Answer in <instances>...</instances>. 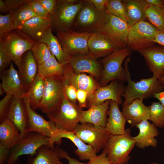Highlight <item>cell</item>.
Returning a JSON list of instances; mask_svg holds the SVG:
<instances>
[{"mask_svg": "<svg viewBox=\"0 0 164 164\" xmlns=\"http://www.w3.org/2000/svg\"><path fill=\"white\" fill-rule=\"evenodd\" d=\"M18 67L20 77L28 89L38 73V65L31 50L23 54Z\"/></svg>", "mask_w": 164, "mask_h": 164, "instance_id": "484cf974", "label": "cell"}, {"mask_svg": "<svg viewBox=\"0 0 164 164\" xmlns=\"http://www.w3.org/2000/svg\"><path fill=\"white\" fill-rule=\"evenodd\" d=\"M124 83L119 80L111 81L104 87H100L92 93L87 96V107H91L104 103L108 100L114 101L120 104L122 103L121 97L125 88Z\"/></svg>", "mask_w": 164, "mask_h": 164, "instance_id": "4fadbf2b", "label": "cell"}, {"mask_svg": "<svg viewBox=\"0 0 164 164\" xmlns=\"http://www.w3.org/2000/svg\"><path fill=\"white\" fill-rule=\"evenodd\" d=\"M63 75L68 84L73 85L77 90L86 91L88 95L100 87L98 82L92 76L85 73H75L69 63L64 65Z\"/></svg>", "mask_w": 164, "mask_h": 164, "instance_id": "d6986e66", "label": "cell"}, {"mask_svg": "<svg viewBox=\"0 0 164 164\" xmlns=\"http://www.w3.org/2000/svg\"><path fill=\"white\" fill-rule=\"evenodd\" d=\"M127 47L116 49L100 62L102 65L101 76L98 82L100 87H104L111 81L119 80L126 82L125 73L122 63L131 54Z\"/></svg>", "mask_w": 164, "mask_h": 164, "instance_id": "5b68a950", "label": "cell"}, {"mask_svg": "<svg viewBox=\"0 0 164 164\" xmlns=\"http://www.w3.org/2000/svg\"><path fill=\"white\" fill-rule=\"evenodd\" d=\"M76 74L87 73L97 81L101 76L102 66L97 59L87 54L76 55L69 58L68 63Z\"/></svg>", "mask_w": 164, "mask_h": 164, "instance_id": "ac0fdd59", "label": "cell"}, {"mask_svg": "<svg viewBox=\"0 0 164 164\" xmlns=\"http://www.w3.org/2000/svg\"><path fill=\"white\" fill-rule=\"evenodd\" d=\"M92 34L78 32L70 29L58 31L56 36L64 51L70 57L89 54L88 42Z\"/></svg>", "mask_w": 164, "mask_h": 164, "instance_id": "9c48e42d", "label": "cell"}, {"mask_svg": "<svg viewBox=\"0 0 164 164\" xmlns=\"http://www.w3.org/2000/svg\"><path fill=\"white\" fill-rule=\"evenodd\" d=\"M77 91L73 85L67 84L65 87V93L68 99L71 103L77 104Z\"/></svg>", "mask_w": 164, "mask_h": 164, "instance_id": "ee69618b", "label": "cell"}, {"mask_svg": "<svg viewBox=\"0 0 164 164\" xmlns=\"http://www.w3.org/2000/svg\"><path fill=\"white\" fill-rule=\"evenodd\" d=\"M13 96L11 94H6L0 101V123L7 118Z\"/></svg>", "mask_w": 164, "mask_h": 164, "instance_id": "b9f144b4", "label": "cell"}, {"mask_svg": "<svg viewBox=\"0 0 164 164\" xmlns=\"http://www.w3.org/2000/svg\"><path fill=\"white\" fill-rule=\"evenodd\" d=\"M50 15L55 9L56 0H38Z\"/></svg>", "mask_w": 164, "mask_h": 164, "instance_id": "681fc988", "label": "cell"}, {"mask_svg": "<svg viewBox=\"0 0 164 164\" xmlns=\"http://www.w3.org/2000/svg\"><path fill=\"white\" fill-rule=\"evenodd\" d=\"M85 0H57L50 15L52 31L72 29L75 20Z\"/></svg>", "mask_w": 164, "mask_h": 164, "instance_id": "277c9868", "label": "cell"}, {"mask_svg": "<svg viewBox=\"0 0 164 164\" xmlns=\"http://www.w3.org/2000/svg\"><path fill=\"white\" fill-rule=\"evenodd\" d=\"M37 42L46 44L59 63L63 65L68 63L69 57L64 51L57 36L53 34L51 26L39 39Z\"/></svg>", "mask_w": 164, "mask_h": 164, "instance_id": "4dcf8cb0", "label": "cell"}, {"mask_svg": "<svg viewBox=\"0 0 164 164\" xmlns=\"http://www.w3.org/2000/svg\"><path fill=\"white\" fill-rule=\"evenodd\" d=\"M136 127L139 130L138 134L132 138L135 142V145L138 148L143 149L149 146L156 147L157 141L155 138L159 134L157 127L148 120L143 121Z\"/></svg>", "mask_w": 164, "mask_h": 164, "instance_id": "603a6c76", "label": "cell"}, {"mask_svg": "<svg viewBox=\"0 0 164 164\" xmlns=\"http://www.w3.org/2000/svg\"><path fill=\"white\" fill-rule=\"evenodd\" d=\"M38 65L48 60L52 54L45 43L36 42L31 50Z\"/></svg>", "mask_w": 164, "mask_h": 164, "instance_id": "f35d334b", "label": "cell"}, {"mask_svg": "<svg viewBox=\"0 0 164 164\" xmlns=\"http://www.w3.org/2000/svg\"><path fill=\"white\" fill-rule=\"evenodd\" d=\"M153 75L158 79L164 74V46L155 45L139 51Z\"/></svg>", "mask_w": 164, "mask_h": 164, "instance_id": "44dd1931", "label": "cell"}, {"mask_svg": "<svg viewBox=\"0 0 164 164\" xmlns=\"http://www.w3.org/2000/svg\"><path fill=\"white\" fill-rule=\"evenodd\" d=\"M131 130L126 129L123 134L111 135L105 148L107 156L111 164H128L131 156L129 154L135 145L131 137Z\"/></svg>", "mask_w": 164, "mask_h": 164, "instance_id": "8992f818", "label": "cell"}, {"mask_svg": "<svg viewBox=\"0 0 164 164\" xmlns=\"http://www.w3.org/2000/svg\"><path fill=\"white\" fill-rule=\"evenodd\" d=\"M27 4L39 17L50 19V14L38 0H29Z\"/></svg>", "mask_w": 164, "mask_h": 164, "instance_id": "60d3db41", "label": "cell"}, {"mask_svg": "<svg viewBox=\"0 0 164 164\" xmlns=\"http://www.w3.org/2000/svg\"><path fill=\"white\" fill-rule=\"evenodd\" d=\"M127 13V22L130 26L146 21L145 12L149 4L145 0H122Z\"/></svg>", "mask_w": 164, "mask_h": 164, "instance_id": "f1b7e54d", "label": "cell"}, {"mask_svg": "<svg viewBox=\"0 0 164 164\" xmlns=\"http://www.w3.org/2000/svg\"><path fill=\"white\" fill-rule=\"evenodd\" d=\"M59 145L51 147L43 145L38 150L34 157H30L28 161L30 164H63L59 154Z\"/></svg>", "mask_w": 164, "mask_h": 164, "instance_id": "1f68e13d", "label": "cell"}, {"mask_svg": "<svg viewBox=\"0 0 164 164\" xmlns=\"http://www.w3.org/2000/svg\"><path fill=\"white\" fill-rule=\"evenodd\" d=\"M18 29L15 26L11 13L0 15V38L11 31Z\"/></svg>", "mask_w": 164, "mask_h": 164, "instance_id": "ab89813d", "label": "cell"}, {"mask_svg": "<svg viewBox=\"0 0 164 164\" xmlns=\"http://www.w3.org/2000/svg\"><path fill=\"white\" fill-rule=\"evenodd\" d=\"M44 82L45 78L38 73L23 97L28 99L31 108L34 111L39 109L42 100Z\"/></svg>", "mask_w": 164, "mask_h": 164, "instance_id": "d6a6232c", "label": "cell"}, {"mask_svg": "<svg viewBox=\"0 0 164 164\" xmlns=\"http://www.w3.org/2000/svg\"><path fill=\"white\" fill-rule=\"evenodd\" d=\"M2 82L0 84V94L10 93L23 97L28 89L23 83L19 71L11 63L9 67L0 74Z\"/></svg>", "mask_w": 164, "mask_h": 164, "instance_id": "e0dca14e", "label": "cell"}, {"mask_svg": "<svg viewBox=\"0 0 164 164\" xmlns=\"http://www.w3.org/2000/svg\"><path fill=\"white\" fill-rule=\"evenodd\" d=\"M88 93L86 91L78 89L77 91V99L78 105L81 108H87V100Z\"/></svg>", "mask_w": 164, "mask_h": 164, "instance_id": "7dc6e473", "label": "cell"}, {"mask_svg": "<svg viewBox=\"0 0 164 164\" xmlns=\"http://www.w3.org/2000/svg\"><path fill=\"white\" fill-rule=\"evenodd\" d=\"M83 111L78 104L71 102L65 93L46 114L57 128L74 132L80 122Z\"/></svg>", "mask_w": 164, "mask_h": 164, "instance_id": "7a4b0ae2", "label": "cell"}, {"mask_svg": "<svg viewBox=\"0 0 164 164\" xmlns=\"http://www.w3.org/2000/svg\"><path fill=\"white\" fill-rule=\"evenodd\" d=\"M110 101L107 100L102 104L92 106L87 110H83L80 122L81 124L90 123L105 128Z\"/></svg>", "mask_w": 164, "mask_h": 164, "instance_id": "cb8c5ba5", "label": "cell"}, {"mask_svg": "<svg viewBox=\"0 0 164 164\" xmlns=\"http://www.w3.org/2000/svg\"><path fill=\"white\" fill-rule=\"evenodd\" d=\"M109 18L107 9L98 10L86 0L76 16L72 29L78 32L93 33L97 31Z\"/></svg>", "mask_w": 164, "mask_h": 164, "instance_id": "3957f363", "label": "cell"}, {"mask_svg": "<svg viewBox=\"0 0 164 164\" xmlns=\"http://www.w3.org/2000/svg\"><path fill=\"white\" fill-rule=\"evenodd\" d=\"M12 60L7 53L3 45L0 42V73L8 69Z\"/></svg>", "mask_w": 164, "mask_h": 164, "instance_id": "7bdbcfd3", "label": "cell"}, {"mask_svg": "<svg viewBox=\"0 0 164 164\" xmlns=\"http://www.w3.org/2000/svg\"><path fill=\"white\" fill-rule=\"evenodd\" d=\"M145 15L147 19L158 30L164 28V9L149 5Z\"/></svg>", "mask_w": 164, "mask_h": 164, "instance_id": "d590c367", "label": "cell"}, {"mask_svg": "<svg viewBox=\"0 0 164 164\" xmlns=\"http://www.w3.org/2000/svg\"><path fill=\"white\" fill-rule=\"evenodd\" d=\"M26 104L28 116V132H36L52 138L57 128L54 123L46 120L31 108L28 100L23 97Z\"/></svg>", "mask_w": 164, "mask_h": 164, "instance_id": "ffe728a7", "label": "cell"}, {"mask_svg": "<svg viewBox=\"0 0 164 164\" xmlns=\"http://www.w3.org/2000/svg\"><path fill=\"white\" fill-rule=\"evenodd\" d=\"M154 42L159 45L164 46V28L159 30L155 36Z\"/></svg>", "mask_w": 164, "mask_h": 164, "instance_id": "f5cc1de1", "label": "cell"}, {"mask_svg": "<svg viewBox=\"0 0 164 164\" xmlns=\"http://www.w3.org/2000/svg\"><path fill=\"white\" fill-rule=\"evenodd\" d=\"M10 13L12 14L14 25L18 29L28 20L35 17H39L27 3L20 6Z\"/></svg>", "mask_w": 164, "mask_h": 164, "instance_id": "e575fe53", "label": "cell"}, {"mask_svg": "<svg viewBox=\"0 0 164 164\" xmlns=\"http://www.w3.org/2000/svg\"><path fill=\"white\" fill-rule=\"evenodd\" d=\"M130 60L128 56L124 61V67L127 85L125 87L124 92L122 95V97L125 99L122 104H128L135 99L143 100L153 97L155 94L164 90V86L154 75L149 78L141 79L137 82L132 80L128 68Z\"/></svg>", "mask_w": 164, "mask_h": 164, "instance_id": "6da1fadb", "label": "cell"}, {"mask_svg": "<svg viewBox=\"0 0 164 164\" xmlns=\"http://www.w3.org/2000/svg\"><path fill=\"white\" fill-rule=\"evenodd\" d=\"M64 65L52 54L48 60L38 65V74L45 79L63 75Z\"/></svg>", "mask_w": 164, "mask_h": 164, "instance_id": "836d02e7", "label": "cell"}, {"mask_svg": "<svg viewBox=\"0 0 164 164\" xmlns=\"http://www.w3.org/2000/svg\"><path fill=\"white\" fill-rule=\"evenodd\" d=\"M26 164H30L29 162L28 161Z\"/></svg>", "mask_w": 164, "mask_h": 164, "instance_id": "91938a15", "label": "cell"}, {"mask_svg": "<svg viewBox=\"0 0 164 164\" xmlns=\"http://www.w3.org/2000/svg\"><path fill=\"white\" fill-rule=\"evenodd\" d=\"M70 139L76 146L77 149L74 152L81 160H89L97 155L96 152L93 148L87 145L74 133V132L69 131L57 128L54 133L53 137L49 139L48 145L50 147L54 146V143L57 145L62 144V138Z\"/></svg>", "mask_w": 164, "mask_h": 164, "instance_id": "2e32d148", "label": "cell"}, {"mask_svg": "<svg viewBox=\"0 0 164 164\" xmlns=\"http://www.w3.org/2000/svg\"><path fill=\"white\" fill-rule=\"evenodd\" d=\"M88 54L96 59L105 57L116 49L109 40L97 32L91 35L88 39Z\"/></svg>", "mask_w": 164, "mask_h": 164, "instance_id": "4316f807", "label": "cell"}, {"mask_svg": "<svg viewBox=\"0 0 164 164\" xmlns=\"http://www.w3.org/2000/svg\"><path fill=\"white\" fill-rule=\"evenodd\" d=\"M49 138L39 133H29L25 138L19 141L11 149L7 164H15L19 156L23 155H36L39 149L43 145H48Z\"/></svg>", "mask_w": 164, "mask_h": 164, "instance_id": "8fae6325", "label": "cell"}, {"mask_svg": "<svg viewBox=\"0 0 164 164\" xmlns=\"http://www.w3.org/2000/svg\"><path fill=\"white\" fill-rule=\"evenodd\" d=\"M29 0H5L9 12H12L20 6L27 3Z\"/></svg>", "mask_w": 164, "mask_h": 164, "instance_id": "bcb514c9", "label": "cell"}, {"mask_svg": "<svg viewBox=\"0 0 164 164\" xmlns=\"http://www.w3.org/2000/svg\"><path fill=\"white\" fill-rule=\"evenodd\" d=\"M74 132L84 142L91 146L96 153L104 149L111 135L105 128L88 123L78 124Z\"/></svg>", "mask_w": 164, "mask_h": 164, "instance_id": "7c38bea8", "label": "cell"}, {"mask_svg": "<svg viewBox=\"0 0 164 164\" xmlns=\"http://www.w3.org/2000/svg\"><path fill=\"white\" fill-rule=\"evenodd\" d=\"M98 10L103 11L106 9L108 0H88Z\"/></svg>", "mask_w": 164, "mask_h": 164, "instance_id": "816d5d0a", "label": "cell"}, {"mask_svg": "<svg viewBox=\"0 0 164 164\" xmlns=\"http://www.w3.org/2000/svg\"><path fill=\"white\" fill-rule=\"evenodd\" d=\"M7 118L11 121L19 130L20 140L28 136V113L26 104L22 97L13 96Z\"/></svg>", "mask_w": 164, "mask_h": 164, "instance_id": "9a60e30c", "label": "cell"}, {"mask_svg": "<svg viewBox=\"0 0 164 164\" xmlns=\"http://www.w3.org/2000/svg\"><path fill=\"white\" fill-rule=\"evenodd\" d=\"M20 140V133L15 125L6 118L0 124V144L10 149Z\"/></svg>", "mask_w": 164, "mask_h": 164, "instance_id": "f546056e", "label": "cell"}, {"mask_svg": "<svg viewBox=\"0 0 164 164\" xmlns=\"http://www.w3.org/2000/svg\"><path fill=\"white\" fill-rule=\"evenodd\" d=\"M143 100L137 99L129 104H122V112L132 127H136L143 121L149 120L150 106L145 105Z\"/></svg>", "mask_w": 164, "mask_h": 164, "instance_id": "7402d4cb", "label": "cell"}, {"mask_svg": "<svg viewBox=\"0 0 164 164\" xmlns=\"http://www.w3.org/2000/svg\"><path fill=\"white\" fill-rule=\"evenodd\" d=\"M158 31L147 21L134 24L130 27L126 47L131 51L138 52L155 45L154 40Z\"/></svg>", "mask_w": 164, "mask_h": 164, "instance_id": "52a82bcc", "label": "cell"}, {"mask_svg": "<svg viewBox=\"0 0 164 164\" xmlns=\"http://www.w3.org/2000/svg\"><path fill=\"white\" fill-rule=\"evenodd\" d=\"M0 42L12 61L18 67L23 54L31 50L37 42L29 38L18 29L12 31L0 38Z\"/></svg>", "mask_w": 164, "mask_h": 164, "instance_id": "ba28073f", "label": "cell"}, {"mask_svg": "<svg viewBox=\"0 0 164 164\" xmlns=\"http://www.w3.org/2000/svg\"><path fill=\"white\" fill-rule=\"evenodd\" d=\"M150 106V118L157 127H164V107L159 102H153Z\"/></svg>", "mask_w": 164, "mask_h": 164, "instance_id": "8d00e7d4", "label": "cell"}, {"mask_svg": "<svg viewBox=\"0 0 164 164\" xmlns=\"http://www.w3.org/2000/svg\"><path fill=\"white\" fill-rule=\"evenodd\" d=\"M51 26L50 19L35 17L24 22L18 29L36 42Z\"/></svg>", "mask_w": 164, "mask_h": 164, "instance_id": "83f0119b", "label": "cell"}, {"mask_svg": "<svg viewBox=\"0 0 164 164\" xmlns=\"http://www.w3.org/2000/svg\"><path fill=\"white\" fill-rule=\"evenodd\" d=\"M119 104L110 101L105 130L111 135L124 134L125 132V126L126 119L119 107Z\"/></svg>", "mask_w": 164, "mask_h": 164, "instance_id": "d4e9b609", "label": "cell"}, {"mask_svg": "<svg viewBox=\"0 0 164 164\" xmlns=\"http://www.w3.org/2000/svg\"><path fill=\"white\" fill-rule=\"evenodd\" d=\"M158 80L159 82L164 86V74L162 77L158 79Z\"/></svg>", "mask_w": 164, "mask_h": 164, "instance_id": "6f0895ef", "label": "cell"}, {"mask_svg": "<svg viewBox=\"0 0 164 164\" xmlns=\"http://www.w3.org/2000/svg\"><path fill=\"white\" fill-rule=\"evenodd\" d=\"M106 9L110 14L127 22V13L122 0H108Z\"/></svg>", "mask_w": 164, "mask_h": 164, "instance_id": "74e56055", "label": "cell"}, {"mask_svg": "<svg viewBox=\"0 0 164 164\" xmlns=\"http://www.w3.org/2000/svg\"><path fill=\"white\" fill-rule=\"evenodd\" d=\"M109 14L108 21L97 32L109 40L115 49L126 47L130 26L125 21Z\"/></svg>", "mask_w": 164, "mask_h": 164, "instance_id": "30bf717a", "label": "cell"}, {"mask_svg": "<svg viewBox=\"0 0 164 164\" xmlns=\"http://www.w3.org/2000/svg\"><path fill=\"white\" fill-rule=\"evenodd\" d=\"M88 164H111L107 156V153L104 149L102 152L99 155L90 159Z\"/></svg>", "mask_w": 164, "mask_h": 164, "instance_id": "f6af8a7d", "label": "cell"}, {"mask_svg": "<svg viewBox=\"0 0 164 164\" xmlns=\"http://www.w3.org/2000/svg\"><path fill=\"white\" fill-rule=\"evenodd\" d=\"M9 150L0 144V164L7 162L10 152Z\"/></svg>", "mask_w": 164, "mask_h": 164, "instance_id": "f907efd6", "label": "cell"}, {"mask_svg": "<svg viewBox=\"0 0 164 164\" xmlns=\"http://www.w3.org/2000/svg\"><path fill=\"white\" fill-rule=\"evenodd\" d=\"M0 12L2 13L9 12L8 7L4 0H0Z\"/></svg>", "mask_w": 164, "mask_h": 164, "instance_id": "9f6ffc18", "label": "cell"}, {"mask_svg": "<svg viewBox=\"0 0 164 164\" xmlns=\"http://www.w3.org/2000/svg\"><path fill=\"white\" fill-rule=\"evenodd\" d=\"M58 152L61 158L67 159L68 161V164H88V163L82 162L79 161L76 159L70 157L66 151L63 150L61 148H59Z\"/></svg>", "mask_w": 164, "mask_h": 164, "instance_id": "c3c4849f", "label": "cell"}, {"mask_svg": "<svg viewBox=\"0 0 164 164\" xmlns=\"http://www.w3.org/2000/svg\"><path fill=\"white\" fill-rule=\"evenodd\" d=\"M149 164H158L156 162H152V163H150Z\"/></svg>", "mask_w": 164, "mask_h": 164, "instance_id": "680465c9", "label": "cell"}, {"mask_svg": "<svg viewBox=\"0 0 164 164\" xmlns=\"http://www.w3.org/2000/svg\"><path fill=\"white\" fill-rule=\"evenodd\" d=\"M153 97L158 99L160 103L164 107V91L155 94Z\"/></svg>", "mask_w": 164, "mask_h": 164, "instance_id": "11a10c76", "label": "cell"}, {"mask_svg": "<svg viewBox=\"0 0 164 164\" xmlns=\"http://www.w3.org/2000/svg\"><path fill=\"white\" fill-rule=\"evenodd\" d=\"M149 5L164 9V0H145Z\"/></svg>", "mask_w": 164, "mask_h": 164, "instance_id": "db71d44e", "label": "cell"}, {"mask_svg": "<svg viewBox=\"0 0 164 164\" xmlns=\"http://www.w3.org/2000/svg\"><path fill=\"white\" fill-rule=\"evenodd\" d=\"M67 84L63 75L45 78L43 95L39 109L46 114L62 98Z\"/></svg>", "mask_w": 164, "mask_h": 164, "instance_id": "5bb4252c", "label": "cell"}]
</instances>
